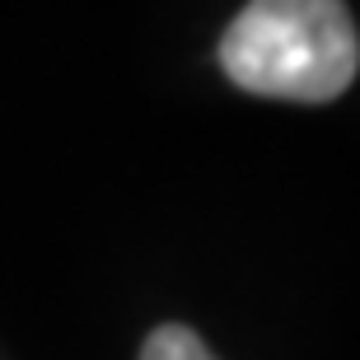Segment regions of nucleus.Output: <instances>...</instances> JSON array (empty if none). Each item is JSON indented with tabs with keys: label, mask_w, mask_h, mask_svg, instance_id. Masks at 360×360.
<instances>
[{
	"label": "nucleus",
	"mask_w": 360,
	"mask_h": 360,
	"mask_svg": "<svg viewBox=\"0 0 360 360\" xmlns=\"http://www.w3.org/2000/svg\"><path fill=\"white\" fill-rule=\"evenodd\" d=\"M239 89L285 103H333L360 70V38L342 0H248L220 38Z\"/></svg>",
	"instance_id": "1"
},
{
	"label": "nucleus",
	"mask_w": 360,
	"mask_h": 360,
	"mask_svg": "<svg viewBox=\"0 0 360 360\" xmlns=\"http://www.w3.org/2000/svg\"><path fill=\"white\" fill-rule=\"evenodd\" d=\"M141 360H215V351L206 347L192 328H183V323H164V328H155V333L146 337Z\"/></svg>",
	"instance_id": "2"
}]
</instances>
